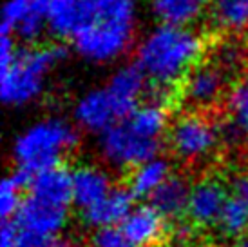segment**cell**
Segmentation results:
<instances>
[{"mask_svg": "<svg viewBox=\"0 0 248 247\" xmlns=\"http://www.w3.org/2000/svg\"><path fill=\"white\" fill-rule=\"evenodd\" d=\"M203 53V38L194 28L158 24L141 36L134 49L136 66L154 89L167 91L183 82L198 66Z\"/></svg>", "mask_w": 248, "mask_h": 247, "instance_id": "obj_1", "label": "cell"}, {"mask_svg": "<svg viewBox=\"0 0 248 247\" xmlns=\"http://www.w3.org/2000/svg\"><path fill=\"white\" fill-rule=\"evenodd\" d=\"M134 17V0H98L94 22L73 40L78 55L98 64L116 60L131 46Z\"/></svg>", "mask_w": 248, "mask_h": 247, "instance_id": "obj_2", "label": "cell"}, {"mask_svg": "<svg viewBox=\"0 0 248 247\" xmlns=\"http://www.w3.org/2000/svg\"><path fill=\"white\" fill-rule=\"evenodd\" d=\"M78 144V133L62 118H44L28 125L13 142V160L26 175L58 167L62 158Z\"/></svg>", "mask_w": 248, "mask_h": 247, "instance_id": "obj_3", "label": "cell"}, {"mask_svg": "<svg viewBox=\"0 0 248 247\" xmlns=\"http://www.w3.org/2000/svg\"><path fill=\"white\" fill-rule=\"evenodd\" d=\"M67 56L62 44L20 48L9 66L0 69V96L7 106H26L40 96L49 69Z\"/></svg>", "mask_w": 248, "mask_h": 247, "instance_id": "obj_4", "label": "cell"}, {"mask_svg": "<svg viewBox=\"0 0 248 247\" xmlns=\"http://www.w3.org/2000/svg\"><path fill=\"white\" fill-rule=\"evenodd\" d=\"M96 147L107 165L114 169H134L159 157L161 140L151 138L129 118H124L98 137Z\"/></svg>", "mask_w": 248, "mask_h": 247, "instance_id": "obj_5", "label": "cell"}, {"mask_svg": "<svg viewBox=\"0 0 248 247\" xmlns=\"http://www.w3.org/2000/svg\"><path fill=\"white\" fill-rule=\"evenodd\" d=\"M169 144L181 162L201 164L221 145L217 124L201 113H183L170 124Z\"/></svg>", "mask_w": 248, "mask_h": 247, "instance_id": "obj_6", "label": "cell"}, {"mask_svg": "<svg viewBox=\"0 0 248 247\" xmlns=\"http://www.w3.org/2000/svg\"><path fill=\"white\" fill-rule=\"evenodd\" d=\"M69 207H62L28 194L16 213V224L20 234L29 242L46 240L60 236L67 224Z\"/></svg>", "mask_w": 248, "mask_h": 247, "instance_id": "obj_7", "label": "cell"}, {"mask_svg": "<svg viewBox=\"0 0 248 247\" xmlns=\"http://www.w3.org/2000/svg\"><path fill=\"white\" fill-rule=\"evenodd\" d=\"M228 78L216 64L203 62L181 82V98L194 109H208L221 102L228 86Z\"/></svg>", "mask_w": 248, "mask_h": 247, "instance_id": "obj_8", "label": "cell"}, {"mask_svg": "<svg viewBox=\"0 0 248 247\" xmlns=\"http://www.w3.org/2000/svg\"><path fill=\"white\" fill-rule=\"evenodd\" d=\"M98 15V0H51L47 11V31L55 38L75 40L89 28Z\"/></svg>", "mask_w": 248, "mask_h": 247, "instance_id": "obj_9", "label": "cell"}, {"mask_svg": "<svg viewBox=\"0 0 248 247\" xmlns=\"http://www.w3.org/2000/svg\"><path fill=\"white\" fill-rule=\"evenodd\" d=\"M228 193L225 184L216 176H205L194 182L188 198V220L194 226L212 227L217 226L219 216L228 202Z\"/></svg>", "mask_w": 248, "mask_h": 247, "instance_id": "obj_10", "label": "cell"}, {"mask_svg": "<svg viewBox=\"0 0 248 247\" xmlns=\"http://www.w3.org/2000/svg\"><path fill=\"white\" fill-rule=\"evenodd\" d=\"M147 76L136 64H124L110 75L105 91L114 104L118 118L131 117L140 107V100L147 89Z\"/></svg>", "mask_w": 248, "mask_h": 247, "instance_id": "obj_11", "label": "cell"}, {"mask_svg": "<svg viewBox=\"0 0 248 247\" xmlns=\"http://www.w3.org/2000/svg\"><path fill=\"white\" fill-rule=\"evenodd\" d=\"M73 120L78 129L98 137L120 122L114 104L105 89H91L80 96L73 107Z\"/></svg>", "mask_w": 248, "mask_h": 247, "instance_id": "obj_12", "label": "cell"}, {"mask_svg": "<svg viewBox=\"0 0 248 247\" xmlns=\"http://www.w3.org/2000/svg\"><path fill=\"white\" fill-rule=\"evenodd\" d=\"M112 189V178L104 167L83 164L73 169V204L82 213L107 198Z\"/></svg>", "mask_w": 248, "mask_h": 247, "instance_id": "obj_13", "label": "cell"}, {"mask_svg": "<svg viewBox=\"0 0 248 247\" xmlns=\"http://www.w3.org/2000/svg\"><path fill=\"white\" fill-rule=\"evenodd\" d=\"M134 209V194L125 187H114L107 198L82 213L85 226L93 229L102 227H118Z\"/></svg>", "mask_w": 248, "mask_h": 247, "instance_id": "obj_14", "label": "cell"}, {"mask_svg": "<svg viewBox=\"0 0 248 247\" xmlns=\"http://www.w3.org/2000/svg\"><path fill=\"white\" fill-rule=\"evenodd\" d=\"M120 227L132 247H152L165 234V218L152 206H138Z\"/></svg>", "mask_w": 248, "mask_h": 247, "instance_id": "obj_15", "label": "cell"}, {"mask_svg": "<svg viewBox=\"0 0 248 247\" xmlns=\"http://www.w3.org/2000/svg\"><path fill=\"white\" fill-rule=\"evenodd\" d=\"M28 187L29 194L40 200L62 207L73 204V173L62 165L33 175Z\"/></svg>", "mask_w": 248, "mask_h": 247, "instance_id": "obj_16", "label": "cell"}, {"mask_svg": "<svg viewBox=\"0 0 248 247\" xmlns=\"http://www.w3.org/2000/svg\"><path fill=\"white\" fill-rule=\"evenodd\" d=\"M212 0H149V7L159 24L190 28L210 9Z\"/></svg>", "mask_w": 248, "mask_h": 247, "instance_id": "obj_17", "label": "cell"}, {"mask_svg": "<svg viewBox=\"0 0 248 247\" xmlns=\"http://www.w3.org/2000/svg\"><path fill=\"white\" fill-rule=\"evenodd\" d=\"M190 187L192 185H188L183 176L172 175L154 193V196L151 198L152 207L165 220H179V216L188 209Z\"/></svg>", "mask_w": 248, "mask_h": 247, "instance_id": "obj_18", "label": "cell"}, {"mask_svg": "<svg viewBox=\"0 0 248 247\" xmlns=\"http://www.w3.org/2000/svg\"><path fill=\"white\" fill-rule=\"evenodd\" d=\"M172 167L170 162L163 157H156L145 162V164L134 167L129 176V185L127 189L140 198L149 196L152 198L154 193L158 191L161 185L165 184L167 180L172 176Z\"/></svg>", "mask_w": 248, "mask_h": 247, "instance_id": "obj_19", "label": "cell"}, {"mask_svg": "<svg viewBox=\"0 0 248 247\" xmlns=\"http://www.w3.org/2000/svg\"><path fill=\"white\" fill-rule=\"evenodd\" d=\"M210 22L216 29L237 33L248 28V0H212Z\"/></svg>", "mask_w": 248, "mask_h": 247, "instance_id": "obj_20", "label": "cell"}, {"mask_svg": "<svg viewBox=\"0 0 248 247\" xmlns=\"http://www.w3.org/2000/svg\"><path fill=\"white\" fill-rule=\"evenodd\" d=\"M248 48L237 40H223L214 48L210 62L216 64L217 68L228 76H237L247 66Z\"/></svg>", "mask_w": 248, "mask_h": 247, "instance_id": "obj_21", "label": "cell"}, {"mask_svg": "<svg viewBox=\"0 0 248 247\" xmlns=\"http://www.w3.org/2000/svg\"><path fill=\"white\" fill-rule=\"evenodd\" d=\"M31 182V175H26L22 171H16L13 175H9L2 180L0 184V214L4 222L16 216V213L20 211L22 207V189L29 185Z\"/></svg>", "mask_w": 248, "mask_h": 247, "instance_id": "obj_22", "label": "cell"}, {"mask_svg": "<svg viewBox=\"0 0 248 247\" xmlns=\"http://www.w3.org/2000/svg\"><path fill=\"white\" fill-rule=\"evenodd\" d=\"M217 229L225 238L239 240L248 233V206L235 196H230L217 222Z\"/></svg>", "mask_w": 248, "mask_h": 247, "instance_id": "obj_23", "label": "cell"}, {"mask_svg": "<svg viewBox=\"0 0 248 247\" xmlns=\"http://www.w3.org/2000/svg\"><path fill=\"white\" fill-rule=\"evenodd\" d=\"M51 0H31L28 17L18 24L15 35L24 42H36L47 29V11Z\"/></svg>", "mask_w": 248, "mask_h": 247, "instance_id": "obj_24", "label": "cell"}, {"mask_svg": "<svg viewBox=\"0 0 248 247\" xmlns=\"http://www.w3.org/2000/svg\"><path fill=\"white\" fill-rule=\"evenodd\" d=\"M227 107L230 118L248 129V71H245L241 78L232 86L227 96Z\"/></svg>", "mask_w": 248, "mask_h": 247, "instance_id": "obj_25", "label": "cell"}, {"mask_svg": "<svg viewBox=\"0 0 248 247\" xmlns=\"http://www.w3.org/2000/svg\"><path fill=\"white\" fill-rule=\"evenodd\" d=\"M31 9V0H6L2 7V24L0 35H13Z\"/></svg>", "mask_w": 248, "mask_h": 247, "instance_id": "obj_26", "label": "cell"}, {"mask_svg": "<svg viewBox=\"0 0 248 247\" xmlns=\"http://www.w3.org/2000/svg\"><path fill=\"white\" fill-rule=\"evenodd\" d=\"M91 247H132L124 229L118 227H102L91 236Z\"/></svg>", "mask_w": 248, "mask_h": 247, "instance_id": "obj_27", "label": "cell"}, {"mask_svg": "<svg viewBox=\"0 0 248 247\" xmlns=\"http://www.w3.org/2000/svg\"><path fill=\"white\" fill-rule=\"evenodd\" d=\"M217 129H219L221 144L225 145H239V142L245 138V129L232 118L217 124Z\"/></svg>", "mask_w": 248, "mask_h": 247, "instance_id": "obj_28", "label": "cell"}, {"mask_svg": "<svg viewBox=\"0 0 248 247\" xmlns=\"http://www.w3.org/2000/svg\"><path fill=\"white\" fill-rule=\"evenodd\" d=\"M0 247H28L26 242L22 240L20 231L15 224L4 222L2 231H0Z\"/></svg>", "mask_w": 248, "mask_h": 247, "instance_id": "obj_29", "label": "cell"}, {"mask_svg": "<svg viewBox=\"0 0 248 247\" xmlns=\"http://www.w3.org/2000/svg\"><path fill=\"white\" fill-rule=\"evenodd\" d=\"M16 48L11 38V35H0V69L9 66V62L15 58Z\"/></svg>", "mask_w": 248, "mask_h": 247, "instance_id": "obj_30", "label": "cell"}, {"mask_svg": "<svg viewBox=\"0 0 248 247\" xmlns=\"http://www.w3.org/2000/svg\"><path fill=\"white\" fill-rule=\"evenodd\" d=\"M172 236H174V240L178 242V244H188V242L192 240V236H194L192 224L178 220V222H176V226L172 227Z\"/></svg>", "mask_w": 248, "mask_h": 247, "instance_id": "obj_31", "label": "cell"}, {"mask_svg": "<svg viewBox=\"0 0 248 247\" xmlns=\"http://www.w3.org/2000/svg\"><path fill=\"white\" fill-rule=\"evenodd\" d=\"M232 191L235 198H239L248 206V173H241L232 180Z\"/></svg>", "mask_w": 248, "mask_h": 247, "instance_id": "obj_32", "label": "cell"}, {"mask_svg": "<svg viewBox=\"0 0 248 247\" xmlns=\"http://www.w3.org/2000/svg\"><path fill=\"white\" fill-rule=\"evenodd\" d=\"M22 240L26 242L28 247H73V244L67 238H62V236H55V238H46V240H36V242H29L22 236Z\"/></svg>", "mask_w": 248, "mask_h": 247, "instance_id": "obj_33", "label": "cell"}, {"mask_svg": "<svg viewBox=\"0 0 248 247\" xmlns=\"http://www.w3.org/2000/svg\"><path fill=\"white\" fill-rule=\"evenodd\" d=\"M232 247H248V233L245 236H241L239 240H235Z\"/></svg>", "mask_w": 248, "mask_h": 247, "instance_id": "obj_34", "label": "cell"}, {"mask_svg": "<svg viewBox=\"0 0 248 247\" xmlns=\"http://www.w3.org/2000/svg\"><path fill=\"white\" fill-rule=\"evenodd\" d=\"M247 48H248V42H247Z\"/></svg>", "mask_w": 248, "mask_h": 247, "instance_id": "obj_35", "label": "cell"}]
</instances>
